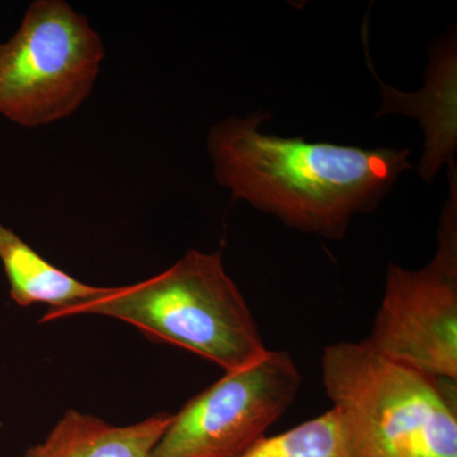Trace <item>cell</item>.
Segmentation results:
<instances>
[{"label": "cell", "mask_w": 457, "mask_h": 457, "mask_svg": "<svg viewBox=\"0 0 457 457\" xmlns=\"http://www.w3.org/2000/svg\"><path fill=\"white\" fill-rule=\"evenodd\" d=\"M269 116L230 117L207 137L216 180L287 227L330 240L352 216L375 210L411 168L409 150L361 149L263 134Z\"/></svg>", "instance_id": "6da1fadb"}, {"label": "cell", "mask_w": 457, "mask_h": 457, "mask_svg": "<svg viewBox=\"0 0 457 457\" xmlns=\"http://www.w3.org/2000/svg\"><path fill=\"white\" fill-rule=\"evenodd\" d=\"M101 315L125 321L154 341L186 348L225 370L236 371L266 356L260 328L220 252L189 251L176 264L137 284L64 311L47 312L42 321Z\"/></svg>", "instance_id": "7a4b0ae2"}, {"label": "cell", "mask_w": 457, "mask_h": 457, "mask_svg": "<svg viewBox=\"0 0 457 457\" xmlns=\"http://www.w3.org/2000/svg\"><path fill=\"white\" fill-rule=\"evenodd\" d=\"M321 378L354 457H457L456 381L386 359L366 341L328 345Z\"/></svg>", "instance_id": "3957f363"}, {"label": "cell", "mask_w": 457, "mask_h": 457, "mask_svg": "<svg viewBox=\"0 0 457 457\" xmlns=\"http://www.w3.org/2000/svg\"><path fill=\"white\" fill-rule=\"evenodd\" d=\"M104 59L101 36L64 0H36L0 44V116L40 128L89 97Z\"/></svg>", "instance_id": "277c9868"}, {"label": "cell", "mask_w": 457, "mask_h": 457, "mask_svg": "<svg viewBox=\"0 0 457 457\" xmlns=\"http://www.w3.org/2000/svg\"><path fill=\"white\" fill-rule=\"evenodd\" d=\"M442 215L440 248L425 269L390 264L370 347L436 378L457 381V189Z\"/></svg>", "instance_id": "5b68a950"}, {"label": "cell", "mask_w": 457, "mask_h": 457, "mask_svg": "<svg viewBox=\"0 0 457 457\" xmlns=\"http://www.w3.org/2000/svg\"><path fill=\"white\" fill-rule=\"evenodd\" d=\"M300 385L293 357L269 351L189 400L149 457H242L290 408Z\"/></svg>", "instance_id": "8992f818"}, {"label": "cell", "mask_w": 457, "mask_h": 457, "mask_svg": "<svg viewBox=\"0 0 457 457\" xmlns=\"http://www.w3.org/2000/svg\"><path fill=\"white\" fill-rule=\"evenodd\" d=\"M384 104L381 114L399 111L413 114L422 122L426 132L425 154L420 171L423 179H433L445 162L453 164L456 147V53L449 45L433 57L425 88L417 95H402L383 86Z\"/></svg>", "instance_id": "52a82bcc"}, {"label": "cell", "mask_w": 457, "mask_h": 457, "mask_svg": "<svg viewBox=\"0 0 457 457\" xmlns=\"http://www.w3.org/2000/svg\"><path fill=\"white\" fill-rule=\"evenodd\" d=\"M171 418L162 411L141 422L114 426L92 414L68 411L46 438L22 457H149Z\"/></svg>", "instance_id": "ba28073f"}, {"label": "cell", "mask_w": 457, "mask_h": 457, "mask_svg": "<svg viewBox=\"0 0 457 457\" xmlns=\"http://www.w3.org/2000/svg\"><path fill=\"white\" fill-rule=\"evenodd\" d=\"M0 262L12 300L20 306L46 303L51 312L64 311L102 296L111 288L84 284L57 269L2 222Z\"/></svg>", "instance_id": "9c48e42d"}, {"label": "cell", "mask_w": 457, "mask_h": 457, "mask_svg": "<svg viewBox=\"0 0 457 457\" xmlns=\"http://www.w3.org/2000/svg\"><path fill=\"white\" fill-rule=\"evenodd\" d=\"M242 457H354L341 416L326 411L273 437L261 438Z\"/></svg>", "instance_id": "30bf717a"}]
</instances>
